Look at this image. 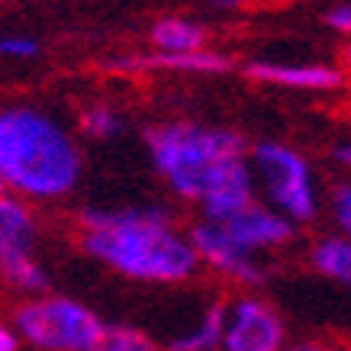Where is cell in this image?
<instances>
[{"label": "cell", "mask_w": 351, "mask_h": 351, "mask_svg": "<svg viewBox=\"0 0 351 351\" xmlns=\"http://www.w3.org/2000/svg\"><path fill=\"white\" fill-rule=\"evenodd\" d=\"M84 252L119 274L149 284H181L200 267L193 245L174 229V213L165 206H123L81 213Z\"/></svg>", "instance_id": "1"}, {"label": "cell", "mask_w": 351, "mask_h": 351, "mask_svg": "<svg viewBox=\"0 0 351 351\" xmlns=\"http://www.w3.org/2000/svg\"><path fill=\"white\" fill-rule=\"evenodd\" d=\"M81 171L77 142L52 117L29 107L0 110V187L55 200L75 191Z\"/></svg>", "instance_id": "2"}, {"label": "cell", "mask_w": 351, "mask_h": 351, "mask_svg": "<svg viewBox=\"0 0 351 351\" xmlns=\"http://www.w3.org/2000/svg\"><path fill=\"white\" fill-rule=\"evenodd\" d=\"M152 161L168 187L184 200L203 197L248 168L245 138L235 129L200 126V123H165L145 132Z\"/></svg>", "instance_id": "3"}, {"label": "cell", "mask_w": 351, "mask_h": 351, "mask_svg": "<svg viewBox=\"0 0 351 351\" xmlns=\"http://www.w3.org/2000/svg\"><path fill=\"white\" fill-rule=\"evenodd\" d=\"M104 329L94 309L68 297H39L16 309V332L43 351H94Z\"/></svg>", "instance_id": "4"}, {"label": "cell", "mask_w": 351, "mask_h": 351, "mask_svg": "<svg viewBox=\"0 0 351 351\" xmlns=\"http://www.w3.org/2000/svg\"><path fill=\"white\" fill-rule=\"evenodd\" d=\"M252 174L265 184L271 210L287 216L290 223H309L316 216L319 200H316L309 165L300 152L280 142H258L252 152Z\"/></svg>", "instance_id": "5"}, {"label": "cell", "mask_w": 351, "mask_h": 351, "mask_svg": "<svg viewBox=\"0 0 351 351\" xmlns=\"http://www.w3.org/2000/svg\"><path fill=\"white\" fill-rule=\"evenodd\" d=\"M226 351H280L284 348V319L271 303L258 297H239L232 313H226L223 341Z\"/></svg>", "instance_id": "6"}, {"label": "cell", "mask_w": 351, "mask_h": 351, "mask_svg": "<svg viewBox=\"0 0 351 351\" xmlns=\"http://www.w3.org/2000/svg\"><path fill=\"white\" fill-rule=\"evenodd\" d=\"M187 242L193 245V252H197V258H200L203 265H210L219 274L232 277L239 284H248V287L265 284V271L255 265V252H248L239 242H232L223 232V226L210 223V219H200L191 229Z\"/></svg>", "instance_id": "7"}, {"label": "cell", "mask_w": 351, "mask_h": 351, "mask_svg": "<svg viewBox=\"0 0 351 351\" xmlns=\"http://www.w3.org/2000/svg\"><path fill=\"white\" fill-rule=\"evenodd\" d=\"M223 232L239 242L248 252H258V248H277V245H287L293 239V223L287 216H280L277 210L265 206V203L252 200L248 206H242L239 213H232L229 219H223Z\"/></svg>", "instance_id": "8"}, {"label": "cell", "mask_w": 351, "mask_h": 351, "mask_svg": "<svg viewBox=\"0 0 351 351\" xmlns=\"http://www.w3.org/2000/svg\"><path fill=\"white\" fill-rule=\"evenodd\" d=\"M110 71H191V75H226L235 64L229 55L213 49H197V52H149V55H119L107 62Z\"/></svg>", "instance_id": "9"}, {"label": "cell", "mask_w": 351, "mask_h": 351, "mask_svg": "<svg viewBox=\"0 0 351 351\" xmlns=\"http://www.w3.org/2000/svg\"><path fill=\"white\" fill-rule=\"evenodd\" d=\"M248 77L267 81L280 87H300V90H339L345 87V75L332 64H267L255 62L245 68Z\"/></svg>", "instance_id": "10"}, {"label": "cell", "mask_w": 351, "mask_h": 351, "mask_svg": "<svg viewBox=\"0 0 351 351\" xmlns=\"http://www.w3.org/2000/svg\"><path fill=\"white\" fill-rule=\"evenodd\" d=\"M39 235V223L16 193L0 191V258L29 252Z\"/></svg>", "instance_id": "11"}, {"label": "cell", "mask_w": 351, "mask_h": 351, "mask_svg": "<svg viewBox=\"0 0 351 351\" xmlns=\"http://www.w3.org/2000/svg\"><path fill=\"white\" fill-rule=\"evenodd\" d=\"M152 43L158 52H197L206 45V29L184 16H165L152 26Z\"/></svg>", "instance_id": "12"}, {"label": "cell", "mask_w": 351, "mask_h": 351, "mask_svg": "<svg viewBox=\"0 0 351 351\" xmlns=\"http://www.w3.org/2000/svg\"><path fill=\"white\" fill-rule=\"evenodd\" d=\"M309 261L319 274L339 280V284H351V242L345 235H332V239H322L313 252H309Z\"/></svg>", "instance_id": "13"}, {"label": "cell", "mask_w": 351, "mask_h": 351, "mask_svg": "<svg viewBox=\"0 0 351 351\" xmlns=\"http://www.w3.org/2000/svg\"><path fill=\"white\" fill-rule=\"evenodd\" d=\"M223 329H226V306L213 303L206 309V316L200 319V326L193 332H184L168 345V351H213L223 341Z\"/></svg>", "instance_id": "14"}, {"label": "cell", "mask_w": 351, "mask_h": 351, "mask_svg": "<svg viewBox=\"0 0 351 351\" xmlns=\"http://www.w3.org/2000/svg\"><path fill=\"white\" fill-rule=\"evenodd\" d=\"M0 277L13 284L20 290H29V293H43L49 287V274L29 258V252H20V255H3L0 258Z\"/></svg>", "instance_id": "15"}, {"label": "cell", "mask_w": 351, "mask_h": 351, "mask_svg": "<svg viewBox=\"0 0 351 351\" xmlns=\"http://www.w3.org/2000/svg\"><path fill=\"white\" fill-rule=\"evenodd\" d=\"M94 351H158V345L132 326H107Z\"/></svg>", "instance_id": "16"}, {"label": "cell", "mask_w": 351, "mask_h": 351, "mask_svg": "<svg viewBox=\"0 0 351 351\" xmlns=\"http://www.w3.org/2000/svg\"><path fill=\"white\" fill-rule=\"evenodd\" d=\"M81 129H84L90 138H113L123 132V119L113 107L107 104H94L81 113Z\"/></svg>", "instance_id": "17"}, {"label": "cell", "mask_w": 351, "mask_h": 351, "mask_svg": "<svg viewBox=\"0 0 351 351\" xmlns=\"http://www.w3.org/2000/svg\"><path fill=\"white\" fill-rule=\"evenodd\" d=\"M0 55H7V58H36L39 43L29 39V36H0Z\"/></svg>", "instance_id": "18"}, {"label": "cell", "mask_w": 351, "mask_h": 351, "mask_svg": "<svg viewBox=\"0 0 351 351\" xmlns=\"http://www.w3.org/2000/svg\"><path fill=\"white\" fill-rule=\"evenodd\" d=\"M332 213H335V223L341 226V232H348L351 229V187L348 184L335 187V193H332Z\"/></svg>", "instance_id": "19"}, {"label": "cell", "mask_w": 351, "mask_h": 351, "mask_svg": "<svg viewBox=\"0 0 351 351\" xmlns=\"http://www.w3.org/2000/svg\"><path fill=\"white\" fill-rule=\"evenodd\" d=\"M326 23H329L335 32H348L351 29V7L348 3H335V7L326 13Z\"/></svg>", "instance_id": "20"}, {"label": "cell", "mask_w": 351, "mask_h": 351, "mask_svg": "<svg viewBox=\"0 0 351 351\" xmlns=\"http://www.w3.org/2000/svg\"><path fill=\"white\" fill-rule=\"evenodd\" d=\"M20 348V339H16V332L7 329V326H0V351H16Z\"/></svg>", "instance_id": "21"}, {"label": "cell", "mask_w": 351, "mask_h": 351, "mask_svg": "<svg viewBox=\"0 0 351 351\" xmlns=\"http://www.w3.org/2000/svg\"><path fill=\"white\" fill-rule=\"evenodd\" d=\"M280 351H329L322 341H293L290 348H280Z\"/></svg>", "instance_id": "22"}, {"label": "cell", "mask_w": 351, "mask_h": 351, "mask_svg": "<svg viewBox=\"0 0 351 351\" xmlns=\"http://www.w3.org/2000/svg\"><path fill=\"white\" fill-rule=\"evenodd\" d=\"M335 158H339L341 165H348V161H351V155H348V145H339V152H335Z\"/></svg>", "instance_id": "23"}, {"label": "cell", "mask_w": 351, "mask_h": 351, "mask_svg": "<svg viewBox=\"0 0 351 351\" xmlns=\"http://www.w3.org/2000/svg\"><path fill=\"white\" fill-rule=\"evenodd\" d=\"M239 0H219V7H235Z\"/></svg>", "instance_id": "24"}, {"label": "cell", "mask_w": 351, "mask_h": 351, "mask_svg": "<svg viewBox=\"0 0 351 351\" xmlns=\"http://www.w3.org/2000/svg\"><path fill=\"white\" fill-rule=\"evenodd\" d=\"M0 191H3V187H0Z\"/></svg>", "instance_id": "25"}]
</instances>
